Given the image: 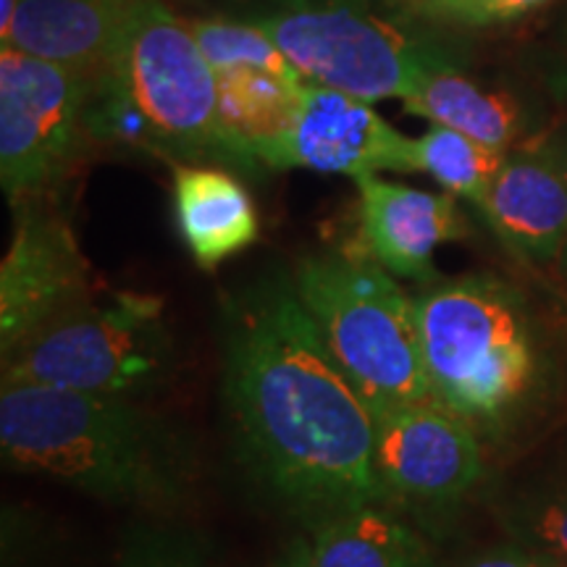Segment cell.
<instances>
[{"label": "cell", "mask_w": 567, "mask_h": 567, "mask_svg": "<svg viewBox=\"0 0 567 567\" xmlns=\"http://www.w3.org/2000/svg\"><path fill=\"white\" fill-rule=\"evenodd\" d=\"M174 213L184 245L208 271L245 252L260 234L258 210L245 184L210 163H176Z\"/></svg>", "instance_id": "obj_15"}, {"label": "cell", "mask_w": 567, "mask_h": 567, "mask_svg": "<svg viewBox=\"0 0 567 567\" xmlns=\"http://www.w3.org/2000/svg\"><path fill=\"white\" fill-rule=\"evenodd\" d=\"M536 147L544 155H547L551 166H555L557 172L563 174V179L567 182V126H563V130H557V132H551L549 137H544Z\"/></svg>", "instance_id": "obj_25"}, {"label": "cell", "mask_w": 567, "mask_h": 567, "mask_svg": "<svg viewBox=\"0 0 567 567\" xmlns=\"http://www.w3.org/2000/svg\"><path fill=\"white\" fill-rule=\"evenodd\" d=\"M21 0H0V42L9 40L13 19H17Z\"/></svg>", "instance_id": "obj_26"}, {"label": "cell", "mask_w": 567, "mask_h": 567, "mask_svg": "<svg viewBox=\"0 0 567 567\" xmlns=\"http://www.w3.org/2000/svg\"><path fill=\"white\" fill-rule=\"evenodd\" d=\"M530 551L523 549L520 544H507V547H496L488 551H481V555H473L471 559H465L463 565L457 567H528L530 563Z\"/></svg>", "instance_id": "obj_24"}, {"label": "cell", "mask_w": 567, "mask_h": 567, "mask_svg": "<svg viewBox=\"0 0 567 567\" xmlns=\"http://www.w3.org/2000/svg\"><path fill=\"white\" fill-rule=\"evenodd\" d=\"M354 184L358 245L352 252L386 268L396 279H434L439 247L467 234L455 195L425 193L381 176H365Z\"/></svg>", "instance_id": "obj_12"}, {"label": "cell", "mask_w": 567, "mask_h": 567, "mask_svg": "<svg viewBox=\"0 0 567 567\" xmlns=\"http://www.w3.org/2000/svg\"><path fill=\"white\" fill-rule=\"evenodd\" d=\"M478 210L530 264H551L567 243V182L538 147L507 153Z\"/></svg>", "instance_id": "obj_13"}, {"label": "cell", "mask_w": 567, "mask_h": 567, "mask_svg": "<svg viewBox=\"0 0 567 567\" xmlns=\"http://www.w3.org/2000/svg\"><path fill=\"white\" fill-rule=\"evenodd\" d=\"M268 172L308 168L365 179L384 172H415V140L350 92L308 82L292 126L264 155Z\"/></svg>", "instance_id": "obj_11"}, {"label": "cell", "mask_w": 567, "mask_h": 567, "mask_svg": "<svg viewBox=\"0 0 567 567\" xmlns=\"http://www.w3.org/2000/svg\"><path fill=\"white\" fill-rule=\"evenodd\" d=\"M0 452L11 471L63 481L111 505L174 507L200 478L189 431L132 396L3 384Z\"/></svg>", "instance_id": "obj_2"}, {"label": "cell", "mask_w": 567, "mask_h": 567, "mask_svg": "<svg viewBox=\"0 0 567 567\" xmlns=\"http://www.w3.org/2000/svg\"><path fill=\"white\" fill-rule=\"evenodd\" d=\"M375 476L392 507L429 520L452 513L484 473L473 425L436 402L375 415Z\"/></svg>", "instance_id": "obj_9"}, {"label": "cell", "mask_w": 567, "mask_h": 567, "mask_svg": "<svg viewBox=\"0 0 567 567\" xmlns=\"http://www.w3.org/2000/svg\"><path fill=\"white\" fill-rule=\"evenodd\" d=\"M507 530L530 555L567 565V476L509 507Z\"/></svg>", "instance_id": "obj_21"}, {"label": "cell", "mask_w": 567, "mask_h": 567, "mask_svg": "<svg viewBox=\"0 0 567 567\" xmlns=\"http://www.w3.org/2000/svg\"><path fill=\"white\" fill-rule=\"evenodd\" d=\"M224 400L252 476L310 528L389 505L375 423L326 350L292 276H258L221 305Z\"/></svg>", "instance_id": "obj_1"}, {"label": "cell", "mask_w": 567, "mask_h": 567, "mask_svg": "<svg viewBox=\"0 0 567 567\" xmlns=\"http://www.w3.org/2000/svg\"><path fill=\"white\" fill-rule=\"evenodd\" d=\"M557 264H559V271H563V276L567 279V243H565V247H563V252H559Z\"/></svg>", "instance_id": "obj_27"}, {"label": "cell", "mask_w": 567, "mask_h": 567, "mask_svg": "<svg viewBox=\"0 0 567 567\" xmlns=\"http://www.w3.org/2000/svg\"><path fill=\"white\" fill-rule=\"evenodd\" d=\"M507 153L450 126L431 124V130L415 140V172L429 174L444 193L481 208Z\"/></svg>", "instance_id": "obj_19"}, {"label": "cell", "mask_w": 567, "mask_h": 567, "mask_svg": "<svg viewBox=\"0 0 567 567\" xmlns=\"http://www.w3.org/2000/svg\"><path fill=\"white\" fill-rule=\"evenodd\" d=\"M563 567H567V565H563Z\"/></svg>", "instance_id": "obj_29"}, {"label": "cell", "mask_w": 567, "mask_h": 567, "mask_svg": "<svg viewBox=\"0 0 567 567\" xmlns=\"http://www.w3.org/2000/svg\"><path fill=\"white\" fill-rule=\"evenodd\" d=\"M402 103L413 116L450 126L496 151H509L523 134V111L515 97L484 90L463 69L434 71Z\"/></svg>", "instance_id": "obj_18"}, {"label": "cell", "mask_w": 567, "mask_h": 567, "mask_svg": "<svg viewBox=\"0 0 567 567\" xmlns=\"http://www.w3.org/2000/svg\"><path fill=\"white\" fill-rule=\"evenodd\" d=\"M132 0H21L0 45L97 80L116 59Z\"/></svg>", "instance_id": "obj_14"}, {"label": "cell", "mask_w": 567, "mask_h": 567, "mask_svg": "<svg viewBox=\"0 0 567 567\" xmlns=\"http://www.w3.org/2000/svg\"><path fill=\"white\" fill-rule=\"evenodd\" d=\"M218 76V118L234 168L258 172L264 155L292 126L305 80H287L266 69H224Z\"/></svg>", "instance_id": "obj_17"}, {"label": "cell", "mask_w": 567, "mask_h": 567, "mask_svg": "<svg viewBox=\"0 0 567 567\" xmlns=\"http://www.w3.org/2000/svg\"><path fill=\"white\" fill-rule=\"evenodd\" d=\"M90 76L0 51V184L11 205L53 195L87 137Z\"/></svg>", "instance_id": "obj_8"}, {"label": "cell", "mask_w": 567, "mask_h": 567, "mask_svg": "<svg viewBox=\"0 0 567 567\" xmlns=\"http://www.w3.org/2000/svg\"><path fill=\"white\" fill-rule=\"evenodd\" d=\"M87 132L174 163L234 166L216 69L187 21L161 0H132L116 59L92 82Z\"/></svg>", "instance_id": "obj_3"}, {"label": "cell", "mask_w": 567, "mask_h": 567, "mask_svg": "<svg viewBox=\"0 0 567 567\" xmlns=\"http://www.w3.org/2000/svg\"><path fill=\"white\" fill-rule=\"evenodd\" d=\"M11 247L0 266V350L9 352L34 331L95 295L92 268L69 218L51 195L13 205Z\"/></svg>", "instance_id": "obj_10"}, {"label": "cell", "mask_w": 567, "mask_h": 567, "mask_svg": "<svg viewBox=\"0 0 567 567\" xmlns=\"http://www.w3.org/2000/svg\"><path fill=\"white\" fill-rule=\"evenodd\" d=\"M187 24L203 55L216 71L252 66L287 76V80H305L300 71L289 63L287 55L279 51V45L252 21L193 19Z\"/></svg>", "instance_id": "obj_20"}, {"label": "cell", "mask_w": 567, "mask_h": 567, "mask_svg": "<svg viewBox=\"0 0 567 567\" xmlns=\"http://www.w3.org/2000/svg\"><path fill=\"white\" fill-rule=\"evenodd\" d=\"M289 567H431V547L400 509L363 505L310 528Z\"/></svg>", "instance_id": "obj_16"}, {"label": "cell", "mask_w": 567, "mask_h": 567, "mask_svg": "<svg viewBox=\"0 0 567 567\" xmlns=\"http://www.w3.org/2000/svg\"><path fill=\"white\" fill-rule=\"evenodd\" d=\"M179 350L166 305L142 292L92 295L3 352V384L142 396L172 384Z\"/></svg>", "instance_id": "obj_7"}, {"label": "cell", "mask_w": 567, "mask_h": 567, "mask_svg": "<svg viewBox=\"0 0 567 567\" xmlns=\"http://www.w3.org/2000/svg\"><path fill=\"white\" fill-rule=\"evenodd\" d=\"M210 544L176 523H137L124 536L116 567H208Z\"/></svg>", "instance_id": "obj_22"}, {"label": "cell", "mask_w": 567, "mask_h": 567, "mask_svg": "<svg viewBox=\"0 0 567 567\" xmlns=\"http://www.w3.org/2000/svg\"><path fill=\"white\" fill-rule=\"evenodd\" d=\"M281 567H289V565H287V563H284V565H281Z\"/></svg>", "instance_id": "obj_28"}, {"label": "cell", "mask_w": 567, "mask_h": 567, "mask_svg": "<svg viewBox=\"0 0 567 567\" xmlns=\"http://www.w3.org/2000/svg\"><path fill=\"white\" fill-rule=\"evenodd\" d=\"M308 82L363 101H405L425 76L463 69L444 27L417 17L410 0H274L252 13Z\"/></svg>", "instance_id": "obj_4"}, {"label": "cell", "mask_w": 567, "mask_h": 567, "mask_svg": "<svg viewBox=\"0 0 567 567\" xmlns=\"http://www.w3.org/2000/svg\"><path fill=\"white\" fill-rule=\"evenodd\" d=\"M292 281L326 350L373 417L434 402L415 297L386 268L352 250L318 252L297 260Z\"/></svg>", "instance_id": "obj_6"}, {"label": "cell", "mask_w": 567, "mask_h": 567, "mask_svg": "<svg viewBox=\"0 0 567 567\" xmlns=\"http://www.w3.org/2000/svg\"><path fill=\"white\" fill-rule=\"evenodd\" d=\"M551 0H410L417 17L450 30H481L528 17Z\"/></svg>", "instance_id": "obj_23"}, {"label": "cell", "mask_w": 567, "mask_h": 567, "mask_svg": "<svg viewBox=\"0 0 567 567\" xmlns=\"http://www.w3.org/2000/svg\"><path fill=\"white\" fill-rule=\"evenodd\" d=\"M431 394L471 425L502 423L536 381V344L520 295L486 274L436 281L415 297Z\"/></svg>", "instance_id": "obj_5"}]
</instances>
